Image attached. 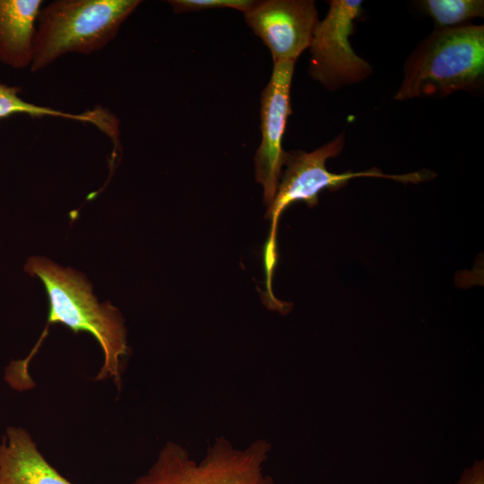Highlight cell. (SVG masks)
I'll return each instance as SVG.
<instances>
[{"instance_id": "9", "label": "cell", "mask_w": 484, "mask_h": 484, "mask_svg": "<svg viewBox=\"0 0 484 484\" xmlns=\"http://www.w3.org/2000/svg\"><path fill=\"white\" fill-rule=\"evenodd\" d=\"M0 484H73L38 450L29 433L10 427L0 444Z\"/></svg>"}, {"instance_id": "7", "label": "cell", "mask_w": 484, "mask_h": 484, "mask_svg": "<svg viewBox=\"0 0 484 484\" xmlns=\"http://www.w3.org/2000/svg\"><path fill=\"white\" fill-rule=\"evenodd\" d=\"M294 62L273 63L269 82L261 95V143L255 152V180L264 190V201L272 203L284 165L286 151L282 139L291 114L290 87Z\"/></svg>"}, {"instance_id": "14", "label": "cell", "mask_w": 484, "mask_h": 484, "mask_svg": "<svg viewBox=\"0 0 484 484\" xmlns=\"http://www.w3.org/2000/svg\"><path fill=\"white\" fill-rule=\"evenodd\" d=\"M456 484H484L483 460H477L467 468Z\"/></svg>"}, {"instance_id": "3", "label": "cell", "mask_w": 484, "mask_h": 484, "mask_svg": "<svg viewBox=\"0 0 484 484\" xmlns=\"http://www.w3.org/2000/svg\"><path fill=\"white\" fill-rule=\"evenodd\" d=\"M139 0H56L39 11L31 72L48 67L69 53L89 55L104 48Z\"/></svg>"}, {"instance_id": "13", "label": "cell", "mask_w": 484, "mask_h": 484, "mask_svg": "<svg viewBox=\"0 0 484 484\" xmlns=\"http://www.w3.org/2000/svg\"><path fill=\"white\" fill-rule=\"evenodd\" d=\"M258 1L254 0H170L169 4L175 13L196 12L214 8H232L243 13L253 8Z\"/></svg>"}, {"instance_id": "12", "label": "cell", "mask_w": 484, "mask_h": 484, "mask_svg": "<svg viewBox=\"0 0 484 484\" xmlns=\"http://www.w3.org/2000/svg\"><path fill=\"white\" fill-rule=\"evenodd\" d=\"M21 89L0 82V119L14 114L31 117H59L60 112L50 107L39 106L24 100Z\"/></svg>"}, {"instance_id": "5", "label": "cell", "mask_w": 484, "mask_h": 484, "mask_svg": "<svg viewBox=\"0 0 484 484\" xmlns=\"http://www.w3.org/2000/svg\"><path fill=\"white\" fill-rule=\"evenodd\" d=\"M344 146L345 134L341 133L313 151L307 152L301 150L286 151L283 165L286 169L266 214V218L272 220V229L265 246L264 257L277 259L276 231L279 218L283 211L295 202L302 201L313 207L317 204L321 191L324 189L337 191L355 177H385L403 184H417L436 177L434 172L428 169L404 175H385L378 169L359 172L346 171L341 174L330 172L325 167L326 160L341 154Z\"/></svg>"}, {"instance_id": "6", "label": "cell", "mask_w": 484, "mask_h": 484, "mask_svg": "<svg viewBox=\"0 0 484 484\" xmlns=\"http://www.w3.org/2000/svg\"><path fill=\"white\" fill-rule=\"evenodd\" d=\"M361 13V0H331L325 17L318 23L309 48L308 71L328 91L361 82L373 72L350 42Z\"/></svg>"}, {"instance_id": "11", "label": "cell", "mask_w": 484, "mask_h": 484, "mask_svg": "<svg viewBox=\"0 0 484 484\" xmlns=\"http://www.w3.org/2000/svg\"><path fill=\"white\" fill-rule=\"evenodd\" d=\"M421 9L434 21L436 29H451L469 25L484 17L483 0H422Z\"/></svg>"}, {"instance_id": "4", "label": "cell", "mask_w": 484, "mask_h": 484, "mask_svg": "<svg viewBox=\"0 0 484 484\" xmlns=\"http://www.w3.org/2000/svg\"><path fill=\"white\" fill-rule=\"evenodd\" d=\"M270 447L261 439L241 450L221 437L196 462L182 446L170 442L148 472L132 484H275L264 472Z\"/></svg>"}, {"instance_id": "1", "label": "cell", "mask_w": 484, "mask_h": 484, "mask_svg": "<svg viewBox=\"0 0 484 484\" xmlns=\"http://www.w3.org/2000/svg\"><path fill=\"white\" fill-rule=\"evenodd\" d=\"M484 84V26L436 29L411 53L395 100L475 92Z\"/></svg>"}, {"instance_id": "2", "label": "cell", "mask_w": 484, "mask_h": 484, "mask_svg": "<svg viewBox=\"0 0 484 484\" xmlns=\"http://www.w3.org/2000/svg\"><path fill=\"white\" fill-rule=\"evenodd\" d=\"M25 271L39 277L48 298L46 328L60 323L73 333L88 332L99 343L104 363L96 380L111 378L120 389L121 359L127 354L126 331L118 310L109 303L99 304L91 286L78 272L65 269L43 257H30Z\"/></svg>"}, {"instance_id": "8", "label": "cell", "mask_w": 484, "mask_h": 484, "mask_svg": "<svg viewBox=\"0 0 484 484\" xmlns=\"http://www.w3.org/2000/svg\"><path fill=\"white\" fill-rule=\"evenodd\" d=\"M244 15L247 25L269 48L273 63H296L310 48L320 22L313 0L258 1Z\"/></svg>"}, {"instance_id": "10", "label": "cell", "mask_w": 484, "mask_h": 484, "mask_svg": "<svg viewBox=\"0 0 484 484\" xmlns=\"http://www.w3.org/2000/svg\"><path fill=\"white\" fill-rule=\"evenodd\" d=\"M42 0H0V62L15 70L30 67Z\"/></svg>"}]
</instances>
